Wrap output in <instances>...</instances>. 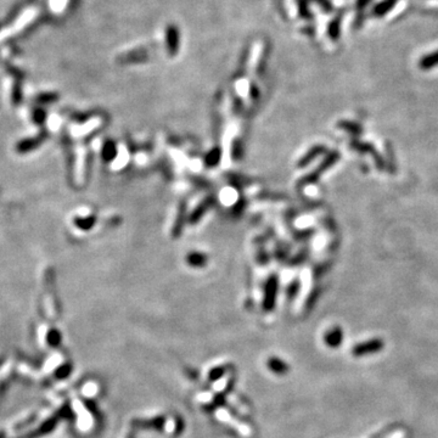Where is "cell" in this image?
Listing matches in <instances>:
<instances>
[{"instance_id":"obj_1","label":"cell","mask_w":438,"mask_h":438,"mask_svg":"<svg viewBox=\"0 0 438 438\" xmlns=\"http://www.w3.org/2000/svg\"><path fill=\"white\" fill-rule=\"evenodd\" d=\"M384 348V341L380 338H374V340L367 341L364 343H359L353 348V355L355 357H363L367 354H373V353L380 352Z\"/></svg>"},{"instance_id":"obj_2","label":"cell","mask_w":438,"mask_h":438,"mask_svg":"<svg viewBox=\"0 0 438 438\" xmlns=\"http://www.w3.org/2000/svg\"><path fill=\"white\" fill-rule=\"evenodd\" d=\"M398 3V0H382V2L378 3L373 9V15L376 17H382L385 15L392 11V9L396 7V4Z\"/></svg>"},{"instance_id":"obj_3","label":"cell","mask_w":438,"mask_h":438,"mask_svg":"<svg viewBox=\"0 0 438 438\" xmlns=\"http://www.w3.org/2000/svg\"><path fill=\"white\" fill-rule=\"evenodd\" d=\"M438 66V50L432 51L430 54H426L420 58L419 67L422 71H430Z\"/></svg>"},{"instance_id":"obj_4","label":"cell","mask_w":438,"mask_h":438,"mask_svg":"<svg viewBox=\"0 0 438 438\" xmlns=\"http://www.w3.org/2000/svg\"><path fill=\"white\" fill-rule=\"evenodd\" d=\"M342 338H343L342 330L335 328L332 329L331 331H329L328 335L325 336V342L331 347H337L338 344L342 343Z\"/></svg>"},{"instance_id":"obj_5","label":"cell","mask_w":438,"mask_h":438,"mask_svg":"<svg viewBox=\"0 0 438 438\" xmlns=\"http://www.w3.org/2000/svg\"><path fill=\"white\" fill-rule=\"evenodd\" d=\"M341 34V17H336L329 25V36L332 40H337Z\"/></svg>"},{"instance_id":"obj_6","label":"cell","mask_w":438,"mask_h":438,"mask_svg":"<svg viewBox=\"0 0 438 438\" xmlns=\"http://www.w3.org/2000/svg\"><path fill=\"white\" fill-rule=\"evenodd\" d=\"M373 0H357V3H355V5H357V10L358 13H363L364 9L368 7V5H370V3H372Z\"/></svg>"}]
</instances>
